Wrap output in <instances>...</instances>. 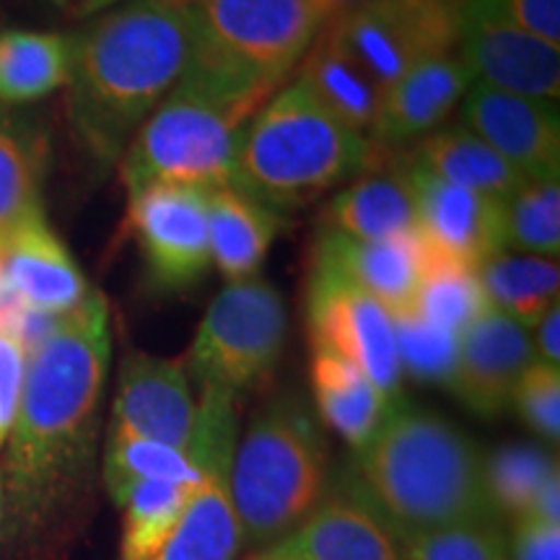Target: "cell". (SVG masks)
Masks as SVG:
<instances>
[{"label": "cell", "mask_w": 560, "mask_h": 560, "mask_svg": "<svg viewBox=\"0 0 560 560\" xmlns=\"http://www.w3.org/2000/svg\"><path fill=\"white\" fill-rule=\"evenodd\" d=\"M109 306L100 291L26 353L0 472V558L55 560L91 482L109 376Z\"/></svg>", "instance_id": "cell-1"}, {"label": "cell", "mask_w": 560, "mask_h": 560, "mask_svg": "<svg viewBox=\"0 0 560 560\" xmlns=\"http://www.w3.org/2000/svg\"><path fill=\"white\" fill-rule=\"evenodd\" d=\"M70 42L68 117L89 156L112 166L190 62V5L125 0Z\"/></svg>", "instance_id": "cell-2"}, {"label": "cell", "mask_w": 560, "mask_h": 560, "mask_svg": "<svg viewBox=\"0 0 560 560\" xmlns=\"http://www.w3.org/2000/svg\"><path fill=\"white\" fill-rule=\"evenodd\" d=\"M482 459L452 420L400 397L374 439L355 452L353 478L405 542L457 524L499 522Z\"/></svg>", "instance_id": "cell-3"}, {"label": "cell", "mask_w": 560, "mask_h": 560, "mask_svg": "<svg viewBox=\"0 0 560 560\" xmlns=\"http://www.w3.org/2000/svg\"><path fill=\"white\" fill-rule=\"evenodd\" d=\"M380 151L369 136L340 122L304 79H293L244 125L229 185L280 213L361 177Z\"/></svg>", "instance_id": "cell-4"}, {"label": "cell", "mask_w": 560, "mask_h": 560, "mask_svg": "<svg viewBox=\"0 0 560 560\" xmlns=\"http://www.w3.org/2000/svg\"><path fill=\"white\" fill-rule=\"evenodd\" d=\"M268 100L260 89L187 62L117 161L128 200L159 185L198 190L226 185L244 125Z\"/></svg>", "instance_id": "cell-5"}, {"label": "cell", "mask_w": 560, "mask_h": 560, "mask_svg": "<svg viewBox=\"0 0 560 560\" xmlns=\"http://www.w3.org/2000/svg\"><path fill=\"white\" fill-rule=\"evenodd\" d=\"M327 490V454L310 412L278 400L249 423L231 459V499L244 542H278Z\"/></svg>", "instance_id": "cell-6"}, {"label": "cell", "mask_w": 560, "mask_h": 560, "mask_svg": "<svg viewBox=\"0 0 560 560\" xmlns=\"http://www.w3.org/2000/svg\"><path fill=\"white\" fill-rule=\"evenodd\" d=\"M190 66L276 94L317 37L312 0H192Z\"/></svg>", "instance_id": "cell-7"}, {"label": "cell", "mask_w": 560, "mask_h": 560, "mask_svg": "<svg viewBox=\"0 0 560 560\" xmlns=\"http://www.w3.org/2000/svg\"><path fill=\"white\" fill-rule=\"evenodd\" d=\"M289 317L268 280L229 283L210 301L198 332L182 355L190 382L240 397L265 384L283 355Z\"/></svg>", "instance_id": "cell-8"}, {"label": "cell", "mask_w": 560, "mask_h": 560, "mask_svg": "<svg viewBox=\"0 0 560 560\" xmlns=\"http://www.w3.org/2000/svg\"><path fill=\"white\" fill-rule=\"evenodd\" d=\"M236 441V397L213 387L200 389L190 457L202 478L170 537L149 560H234L240 556L244 535L231 499Z\"/></svg>", "instance_id": "cell-9"}, {"label": "cell", "mask_w": 560, "mask_h": 560, "mask_svg": "<svg viewBox=\"0 0 560 560\" xmlns=\"http://www.w3.org/2000/svg\"><path fill=\"white\" fill-rule=\"evenodd\" d=\"M462 0H369L325 26L382 91L418 62L450 55Z\"/></svg>", "instance_id": "cell-10"}, {"label": "cell", "mask_w": 560, "mask_h": 560, "mask_svg": "<svg viewBox=\"0 0 560 560\" xmlns=\"http://www.w3.org/2000/svg\"><path fill=\"white\" fill-rule=\"evenodd\" d=\"M306 330L312 350L340 355L389 400H400L402 369L389 312L338 272L314 262L306 285Z\"/></svg>", "instance_id": "cell-11"}, {"label": "cell", "mask_w": 560, "mask_h": 560, "mask_svg": "<svg viewBox=\"0 0 560 560\" xmlns=\"http://www.w3.org/2000/svg\"><path fill=\"white\" fill-rule=\"evenodd\" d=\"M125 231L143 257L151 291L179 293L210 270L206 190L159 185L128 200Z\"/></svg>", "instance_id": "cell-12"}, {"label": "cell", "mask_w": 560, "mask_h": 560, "mask_svg": "<svg viewBox=\"0 0 560 560\" xmlns=\"http://www.w3.org/2000/svg\"><path fill=\"white\" fill-rule=\"evenodd\" d=\"M457 58L472 81L509 94L558 102L560 47L520 30L475 0H462Z\"/></svg>", "instance_id": "cell-13"}, {"label": "cell", "mask_w": 560, "mask_h": 560, "mask_svg": "<svg viewBox=\"0 0 560 560\" xmlns=\"http://www.w3.org/2000/svg\"><path fill=\"white\" fill-rule=\"evenodd\" d=\"M270 560H402V540L355 478L338 480L299 527L265 548Z\"/></svg>", "instance_id": "cell-14"}, {"label": "cell", "mask_w": 560, "mask_h": 560, "mask_svg": "<svg viewBox=\"0 0 560 560\" xmlns=\"http://www.w3.org/2000/svg\"><path fill=\"white\" fill-rule=\"evenodd\" d=\"M400 174L408 185L420 240L441 255L480 268L506 252L503 202L444 182L405 161Z\"/></svg>", "instance_id": "cell-15"}, {"label": "cell", "mask_w": 560, "mask_h": 560, "mask_svg": "<svg viewBox=\"0 0 560 560\" xmlns=\"http://www.w3.org/2000/svg\"><path fill=\"white\" fill-rule=\"evenodd\" d=\"M198 400L182 359L130 350L117 371L112 425L190 452Z\"/></svg>", "instance_id": "cell-16"}, {"label": "cell", "mask_w": 560, "mask_h": 560, "mask_svg": "<svg viewBox=\"0 0 560 560\" xmlns=\"http://www.w3.org/2000/svg\"><path fill=\"white\" fill-rule=\"evenodd\" d=\"M462 125L527 179L560 174V117L556 102L509 94L475 81L465 94Z\"/></svg>", "instance_id": "cell-17"}, {"label": "cell", "mask_w": 560, "mask_h": 560, "mask_svg": "<svg viewBox=\"0 0 560 560\" xmlns=\"http://www.w3.org/2000/svg\"><path fill=\"white\" fill-rule=\"evenodd\" d=\"M535 361L527 327L488 304L459 335L457 363L446 387L478 418H499L511 408L516 382Z\"/></svg>", "instance_id": "cell-18"}, {"label": "cell", "mask_w": 560, "mask_h": 560, "mask_svg": "<svg viewBox=\"0 0 560 560\" xmlns=\"http://www.w3.org/2000/svg\"><path fill=\"white\" fill-rule=\"evenodd\" d=\"M0 280L21 306L52 317L73 312L94 291L45 213L5 231Z\"/></svg>", "instance_id": "cell-19"}, {"label": "cell", "mask_w": 560, "mask_h": 560, "mask_svg": "<svg viewBox=\"0 0 560 560\" xmlns=\"http://www.w3.org/2000/svg\"><path fill=\"white\" fill-rule=\"evenodd\" d=\"M314 265L330 268L369 293L392 314L412 310L423 272V240L418 229L382 242L350 240L338 231L322 229L314 242Z\"/></svg>", "instance_id": "cell-20"}, {"label": "cell", "mask_w": 560, "mask_h": 560, "mask_svg": "<svg viewBox=\"0 0 560 560\" xmlns=\"http://www.w3.org/2000/svg\"><path fill=\"white\" fill-rule=\"evenodd\" d=\"M472 83V73L457 52L418 62L382 91L369 140L376 149H392L429 136L465 100Z\"/></svg>", "instance_id": "cell-21"}, {"label": "cell", "mask_w": 560, "mask_h": 560, "mask_svg": "<svg viewBox=\"0 0 560 560\" xmlns=\"http://www.w3.org/2000/svg\"><path fill=\"white\" fill-rule=\"evenodd\" d=\"M210 260L229 283L257 278L278 236L280 215L234 185L206 190Z\"/></svg>", "instance_id": "cell-22"}, {"label": "cell", "mask_w": 560, "mask_h": 560, "mask_svg": "<svg viewBox=\"0 0 560 560\" xmlns=\"http://www.w3.org/2000/svg\"><path fill=\"white\" fill-rule=\"evenodd\" d=\"M312 392L319 418L346 439L353 452L374 439L397 402L376 389V384L353 363L322 350H312Z\"/></svg>", "instance_id": "cell-23"}, {"label": "cell", "mask_w": 560, "mask_h": 560, "mask_svg": "<svg viewBox=\"0 0 560 560\" xmlns=\"http://www.w3.org/2000/svg\"><path fill=\"white\" fill-rule=\"evenodd\" d=\"M408 161L444 182L501 202H506L527 182L520 170H514L465 125L433 130L420 140Z\"/></svg>", "instance_id": "cell-24"}, {"label": "cell", "mask_w": 560, "mask_h": 560, "mask_svg": "<svg viewBox=\"0 0 560 560\" xmlns=\"http://www.w3.org/2000/svg\"><path fill=\"white\" fill-rule=\"evenodd\" d=\"M325 229L350 240L382 242L416 231V208L400 170L355 177L325 210Z\"/></svg>", "instance_id": "cell-25"}, {"label": "cell", "mask_w": 560, "mask_h": 560, "mask_svg": "<svg viewBox=\"0 0 560 560\" xmlns=\"http://www.w3.org/2000/svg\"><path fill=\"white\" fill-rule=\"evenodd\" d=\"M299 79L348 128L369 136L380 109L382 89L338 45L330 32L319 30L299 62Z\"/></svg>", "instance_id": "cell-26"}, {"label": "cell", "mask_w": 560, "mask_h": 560, "mask_svg": "<svg viewBox=\"0 0 560 560\" xmlns=\"http://www.w3.org/2000/svg\"><path fill=\"white\" fill-rule=\"evenodd\" d=\"M70 37L52 32H0V104H30L62 89L70 75Z\"/></svg>", "instance_id": "cell-27"}, {"label": "cell", "mask_w": 560, "mask_h": 560, "mask_svg": "<svg viewBox=\"0 0 560 560\" xmlns=\"http://www.w3.org/2000/svg\"><path fill=\"white\" fill-rule=\"evenodd\" d=\"M478 276L488 304L527 330L558 304L560 268L550 257L501 252L480 265Z\"/></svg>", "instance_id": "cell-28"}, {"label": "cell", "mask_w": 560, "mask_h": 560, "mask_svg": "<svg viewBox=\"0 0 560 560\" xmlns=\"http://www.w3.org/2000/svg\"><path fill=\"white\" fill-rule=\"evenodd\" d=\"M486 310L488 299L482 293L478 268L441 255L423 242V272L412 312L441 330L462 335Z\"/></svg>", "instance_id": "cell-29"}, {"label": "cell", "mask_w": 560, "mask_h": 560, "mask_svg": "<svg viewBox=\"0 0 560 560\" xmlns=\"http://www.w3.org/2000/svg\"><path fill=\"white\" fill-rule=\"evenodd\" d=\"M47 149L30 125L0 115V231L45 213L42 179Z\"/></svg>", "instance_id": "cell-30"}, {"label": "cell", "mask_w": 560, "mask_h": 560, "mask_svg": "<svg viewBox=\"0 0 560 560\" xmlns=\"http://www.w3.org/2000/svg\"><path fill=\"white\" fill-rule=\"evenodd\" d=\"M200 478L202 472L190 452L109 425L107 446H104V482L112 501L120 499L122 490L138 480L198 486Z\"/></svg>", "instance_id": "cell-31"}, {"label": "cell", "mask_w": 560, "mask_h": 560, "mask_svg": "<svg viewBox=\"0 0 560 560\" xmlns=\"http://www.w3.org/2000/svg\"><path fill=\"white\" fill-rule=\"evenodd\" d=\"M195 486L164 480H138L115 503L125 511L120 560H149L164 545Z\"/></svg>", "instance_id": "cell-32"}, {"label": "cell", "mask_w": 560, "mask_h": 560, "mask_svg": "<svg viewBox=\"0 0 560 560\" xmlns=\"http://www.w3.org/2000/svg\"><path fill=\"white\" fill-rule=\"evenodd\" d=\"M552 472H558V459L537 444H506L482 459L488 499L495 514L511 522L529 514Z\"/></svg>", "instance_id": "cell-33"}, {"label": "cell", "mask_w": 560, "mask_h": 560, "mask_svg": "<svg viewBox=\"0 0 560 560\" xmlns=\"http://www.w3.org/2000/svg\"><path fill=\"white\" fill-rule=\"evenodd\" d=\"M506 249L550 257L560 252V179H527L503 202Z\"/></svg>", "instance_id": "cell-34"}, {"label": "cell", "mask_w": 560, "mask_h": 560, "mask_svg": "<svg viewBox=\"0 0 560 560\" xmlns=\"http://www.w3.org/2000/svg\"><path fill=\"white\" fill-rule=\"evenodd\" d=\"M397 340V359L405 374L418 382L446 384L457 363L459 335L431 325L418 312L392 314Z\"/></svg>", "instance_id": "cell-35"}, {"label": "cell", "mask_w": 560, "mask_h": 560, "mask_svg": "<svg viewBox=\"0 0 560 560\" xmlns=\"http://www.w3.org/2000/svg\"><path fill=\"white\" fill-rule=\"evenodd\" d=\"M402 560H511L509 535L499 522L423 532L402 542Z\"/></svg>", "instance_id": "cell-36"}, {"label": "cell", "mask_w": 560, "mask_h": 560, "mask_svg": "<svg viewBox=\"0 0 560 560\" xmlns=\"http://www.w3.org/2000/svg\"><path fill=\"white\" fill-rule=\"evenodd\" d=\"M511 408L520 412L537 436L558 444L560 439V369L532 361L516 382Z\"/></svg>", "instance_id": "cell-37"}, {"label": "cell", "mask_w": 560, "mask_h": 560, "mask_svg": "<svg viewBox=\"0 0 560 560\" xmlns=\"http://www.w3.org/2000/svg\"><path fill=\"white\" fill-rule=\"evenodd\" d=\"M520 30L560 47V0H475Z\"/></svg>", "instance_id": "cell-38"}, {"label": "cell", "mask_w": 560, "mask_h": 560, "mask_svg": "<svg viewBox=\"0 0 560 560\" xmlns=\"http://www.w3.org/2000/svg\"><path fill=\"white\" fill-rule=\"evenodd\" d=\"M26 350L11 332L0 330V450L16 418L21 382H24Z\"/></svg>", "instance_id": "cell-39"}, {"label": "cell", "mask_w": 560, "mask_h": 560, "mask_svg": "<svg viewBox=\"0 0 560 560\" xmlns=\"http://www.w3.org/2000/svg\"><path fill=\"white\" fill-rule=\"evenodd\" d=\"M511 524H514L509 537L511 560H560V527L529 520V516Z\"/></svg>", "instance_id": "cell-40"}, {"label": "cell", "mask_w": 560, "mask_h": 560, "mask_svg": "<svg viewBox=\"0 0 560 560\" xmlns=\"http://www.w3.org/2000/svg\"><path fill=\"white\" fill-rule=\"evenodd\" d=\"M532 330H537L535 342H532L535 361L560 369V301L542 314Z\"/></svg>", "instance_id": "cell-41"}, {"label": "cell", "mask_w": 560, "mask_h": 560, "mask_svg": "<svg viewBox=\"0 0 560 560\" xmlns=\"http://www.w3.org/2000/svg\"><path fill=\"white\" fill-rule=\"evenodd\" d=\"M529 520H537L542 524H552V527H560V475L552 472L545 486L537 493L535 503L529 509Z\"/></svg>", "instance_id": "cell-42"}, {"label": "cell", "mask_w": 560, "mask_h": 560, "mask_svg": "<svg viewBox=\"0 0 560 560\" xmlns=\"http://www.w3.org/2000/svg\"><path fill=\"white\" fill-rule=\"evenodd\" d=\"M363 3H369V0H312V9L319 21V30H325V26H330L342 16H348V13L361 9Z\"/></svg>", "instance_id": "cell-43"}, {"label": "cell", "mask_w": 560, "mask_h": 560, "mask_svg": "<svg viewBox=\"0 0 560 560\" xmlns=\"http://www.w3.org/2000/svg\"><path fill=\"white\" fill-rule=\"evenodd\" d=\"M120 3H122V0H75L73 16H79V19L102 16V13L112 11L115 5H120Z\"/></svg>", "instance_id": "cell-44"}, {"label": "cell", "mask_w": 560, "mask_h": 560, "mask_svg": "<svg viewBox=\"0 0 560 560\" xmlns=\"http://www.w3.org/2000/svg\"><path fill=\"white\" fill-rule=\"evenodd\" d=\"M172 3H179V5H192V0H172Z\"/></svg>", "instance_id": "cell-45"}, {"label": "cell", "mask_w": 560, "mask_h": 560, "mask_svg": "<svg viewBox=\"0 0 560 560\" xmlns=\"http://www.w3.org/2000/svg\"><path fill=\"white\" fill-rule=\"evenodd\" d=\"M0 249H3V231H0Z\"/></svg>", "instance_id": "cell-46"}, {"label": "cell", "mask_w": 560, "mask_h": 560, "mask_svg": "<svg viewBox=\"0 0 560 560\" xmlns=\"http://www.w3.org/2000/svg\"><path fill=\"white\" fill-rule=\"evenodd\" d=\"M252 560H270V558H262V556H257V558H252Z\"/></svg>", "instance_id": "cell-47"}]
</instances>
